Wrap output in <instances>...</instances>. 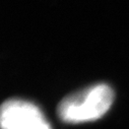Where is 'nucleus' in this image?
<instances>
[{"instance_id":"nucleus-1","label":"nucleus","mask_w":129,"mask_h":129,"mask_svg":"<svg viewBox=\"0 0 129 129\" xmlns=\"http://www.w3.org/2000/svg\"><path fill=\"white\" fill-rule=\"evenodd\" d=\"M114 91L106 83H95L65 96L58 105L57 114L65 123L78 124L102 118L111 108Z\"/></svg>"},{"instance_id":"nucleus-2","label":"nucleus","mask_w":129,"mask_h":129,"mask_svg":"<svg viewBox=\"0 0 129 129\" xmlns=\"http://www.w3.org/2000/svg\"><path fill=\"white\" fill-rule=\"evenodd\" d=\"M0 129H52L41 109L34 103L7 100L0 106Z\"/></svg>"}]
</instances>
